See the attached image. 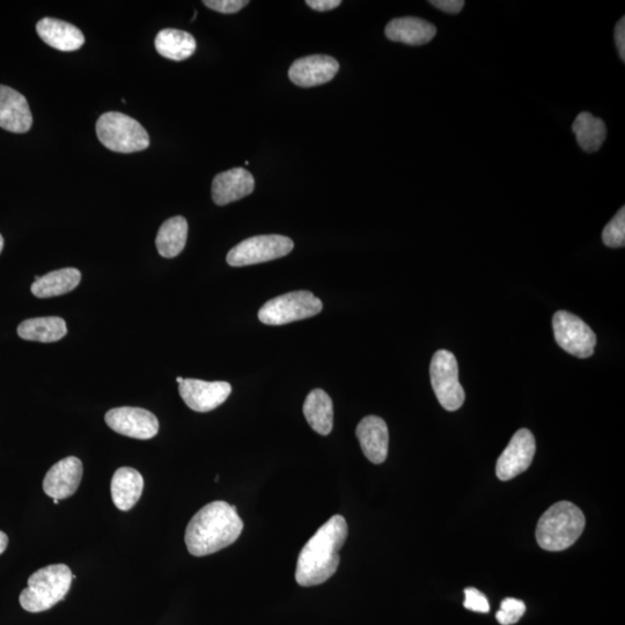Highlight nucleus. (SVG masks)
<instances>
[{
	"instance_id": "e433bc0d",
	"label": "nucleus",
	"mask_w": 625,
	"mask_h": 625,
	"mask_svg": "<svg viewBox=\"0 0 625 625\" xmlns=\"http://www.w3.org/2000/svg\"><path fill=\"white\" fill-rule=\"evenodd\" d=\"M54 503L57 505L58 503H60V500L54 499Z\"/></svg>"
},
{
	"instance_id": "9d476101",
	"label": "nucleus",
	"mask_w": 625,
	"mask_h": 625,
	"mask_svg": "<svg viewBox=\"0 0 625 625\" xmlns=\"http://www.w3.org/2000/svg\"><path fill=\"white\" fill-rule=\"evenodd\" d=\"M105 421L116 433L139 440L152 439L159 431L158 418L143 408L121 407L109 410Z\"/></svg>"
},
{
	"instance_id": "a878e982",
	"label": "nucleus",
	"mask_w": 625,
	"mask_h": 625,
	"mask_svg": "<svg viewBox=\"0 0 625 625\" xmlns=\"http://www.w3.org/2000/svg\"><path fill=\"white\" fill-rule=\"evenodd\" d=\"M577 142L587 153H594L601 149L607 137V128L604 121L591 113H580L572 125Z\"/></svg>"
},
{
	"instance_id": "6ab92c4d",
	"label": "nucleus",
	"mask_w": 625,
	"mask_h": 625,
	"mask_svg": "<svg viewBox=\"0 0 625 625\" xmlns=\"http://www.w3.org/2000/svg\"><path fill=\"white\" fill-rule=\"evenodd\" d=\"M387 39L394 42L423 46L437 34V28L431 22L416 17L396 18L386 26Z\"/></svg>"
},
{
	"instance_id": "393cba45",
	"label": "nucleus",
	"mask_w": 625,
	"mask_h": 625,
	"mask_svg": "<svg viewBox=\"0 0 625 625\" xmlns=\"http://www.w3.org/2000/svg\"><path fill=\"white\" fill-rule=\"evenodd\" d=\"M188 238V223L181 216L169 218L161 225L157 235L158 252L166 259H173L185 249Z\"/></svg>"
},
{
	"instance_id": "423d86ee",
	"label": "nucleus",
	"mask_w": 625,
	"mask_h": 625,
	"mask_svg": "<svg viewBox=\"0 0 625 625\" xmlns=\"http://www.w3.org/2000/svg\"><path fill=\"white\" fill-rule=\"evenodd\" d=\"M322 307V301L311 292H290L264 304L259 312V319L264 325L283 326L312 318L322 311Z\"/></svg>"
},
{
	"instance_id": "a211bd4d",
	"label": "nucleus",
	"mask_w": 625,
	"mask_h": 625,
	"mask_svg": "<svg viewBox=\"0 0 625 625\" xmlns=\"http://www.w3.org/2000/svg\"><path fill=\"white\" fill-rule=\"evenodd\" d=\"M36 32L48 46L60 51H76L85 43V36L79 28L54 18L40 20Z\"/></svg>"
},
{
	"instance_id": "b1692460",
	"label": "nucleus",
	"mask_w": 625,
	"mask_h": 625,
	"mask_svg": "<svg viewBox=\"0 0 625 625\" xmlns=\"http://www.w3.org/2000/svg\"><path fill=\"white\" fill-rule=\"evenodd\" d=\"M66 334V323L57 316L28 319L22 321L18 327V335L25 341L53 343L62 340Z\"/></svg>"
},
{
	"instance_id": "20e7f679",
	"label": "nucleus",
	"mask_w": 625,
	"mask_h": 625,
	"mask_svg": "<svg viewBox=\"0 0 625 625\" xmlns=\"http://www.w3.org/2000/svg\"><path fill=\"white\" fill-rule=\"evenodd\" d=\"M72 571L68 565H48L33 573L20 594V605L29 613H42L53 608L69 593Z\"/></svg>"
},
{
	"instance_id": "2f4dec72",
	"label": "nucleus",
	"mask_w": 625,
	"mask_h": 625,
	"mask_svg": "<svg viewBox=\"0 0 625 625\" xmlns=\"http://www.w3.org/2000/svg\"><path fill=\"white\" fill-rule=\"evenodd\" d=\"M615 42L617 50H619V55L621 57L622 62L625 61V18L617 22L615 27Z\"/></svg>"
},
{
	"instance_id": "f3484780",
	"label": "nucleus",
	"mask_w": 625,
	"mask_h": 625,
	"mask_svg": "<svg viewBox=\"0 0 625 625\" xmlns=\"http://www.w3.org/2000/svg\"><path fill=\"white\" fill-rule=\"evenodd\" d=\"M254 176L244 168H233L220 173L212 182V198L217 205H226L242 200L253 193Z\"/></svg>"
},
{
	"instance_id": "aec40b11",
	"label": "nucleus",
	"mask_w": 625,
	"mask_h": 625,
	"mask_svg": "<svg viewBox=\"0 0 625 625\" xmlns=\"http://www.w3.org/2000/svg\"><path fill=\"white\" fill-rule=\"evenodd\" d=\"M144 490V479L141 473L134 468L123 467L117 469L110 484L113 503L121 511H130Z\"/></svg>"
},
{
	"instance_id": "c756f323",
	"label": "nucleus",
	"mask_w": 625,
	"mask_h": 625,
	"mask_svg": "<svg viewBox=\"0 0 625 625\" xmlns=\"http://www.w3.org/2000/svg\"><path fill=\"white\" fill-rule=\"evenodd\" d=\"M203 4L213 11L233 14L244 9L249 2L247 0H204Z\"/></svg>"
},
{
	"instance_id": "f704fd0d",
	"label": "nucleus",
	"mask_w": 625,
	"mask_h": 625,
	"mask_svg": "<svg viewBox=\"0 0 625 625\" xmlns=\"http://www.w3.org/2000/svg\"><path fill=\"white\" fill-rule=\"evenodd\" d=\"M3 248H4V239L2 237V234H0V253L3 252Z\"/></svg>"
},
{
	"instance_id": "7ed1b4c3",
	"label": "nucleus",
	"mask_w": 625,
	"mask_h": 625,
	"mask_svg": "<svg viewBox=\"0 0 625 625\" xmlns=\"http://www.w3.org/2000/svg\"><path fill=\"white\" fill-rule=\"evenodd\" d=\"M586 519L582 510L570 502H560L542 514L536 527V541L547 551L570 548L582 536Z\"/></svg>"
},
{
	"instance_id": "7c9ffc66",
	"label": "nucleus",
	"mask_w": 625,
	"mask_h": 625,
	"mask_svg": "<svg viewBox=\"0 0 625 625\" xmlns=\"http://www.w3.org/2000/svg\"><path fill=\"white\" fill-rule=\"evenodd\" d=\"M430 4L440 11L451 14H458L465 7V2L462 0H431Z\"/></svg>"
},
{
	"instance_id": "5701e85b",
	"label": "nucleus",
	"mask_w": 625,
	"mask_h": 625,
	"mask_svg": "<svg viewBox=\"0 0 625 625\" xmlns=\"http://www.w3.org/2000/svg\"><path fill=\"white\" fill-rule=\"evenodd\" d=\"M154 46L167 60L181 62L194 55L196 40L190 33L168 28L158 33Z\"/></svg>"
},
{
	"instance_id": "bb28decb",
	"label": "nucleus",
	"mask_w": 625,
	"mask_h": 625,
	"mask_svg": "<svg viewBox=\"0 0 625 625\" xmlns=\"http://www.w3.org/2000/svg\"><path fill=\"white\" fill-rule=\"evenodd\" d=\"M602 240L609 248H621L625 245V208L610 220L602 233Z\"/></svg>"
},
{
	"instance_id": "f03ea898",
	"label": "nucleus",
	"mask_w": 625,
	"mask_h": 625,
	"mask_svg": "<svg viewBox=\"0 0 625 625\" xmlns=\"http://www.w3.org/2000/svg\"><path fill=\"white\" fill-rule=\"evenodd\" d=\"M244 531L235 506L213 502L202 507L189 521L186 529V546L195 557H204L225 549L239 539Z\"/></svg>"
},
{
	"instance_id": "0eeeda50",
	"label": "nucleus",
	"mask_w": 625,
	"mask_h": 625,
	"mask_svg": "<svg viewBox=\"0 0 625 625\" xmlns=\"http://www.w3.org/2000/svg\"><path fill=\"white\" fill-rule=\"evenodd\" d=\"M430 378L441 407L447 411L459 410L465 403L466 394L459 381L457 358L451 351L439 350L433 355Z\"/></svg>"
},
{
	"instance_id": "6e6552de",
	"label": "nucleus",
	"mask_w": 625,
	"mask_h": 625,
	"mask_svg": "<svg viewBox=\"0 0 625 625\" xmlns=\"http://www.w3.org/2000/svg\"><path fill=\"white\" fill-rule=\"evenodd\" d=\"M293 241L283 235H259L240 242L227 254L231 267L253 266L263 262L281 259L292 252Z\"/></svg>"
},
{
	"instance_id": "cd10ccee",
	"label": "nucleus",
	"mask_w": 625,
	"mask_h": 625,
	"mask_svg": "<svg viewBox=\"0 0 625 625\" xmlns=\"http://www.w3.org/2000/svg\"><path fill=\"white\" fill-rule=\"evenodd\" d=\"M525 613L526 605L524 602L514 598H507L500 605L496 619L502 625H513L518 623Z\"/></svg>"
},
{
	"instance_id": "c85d7f7f",
	"label": "nucleus",
	"mask_w": 625,
	"mask_h": 625,
	"mask_svg": "<svg viewBox=\"0 0 625 625\" xmlns=\"http://www.w3.org/2000/svg\"><path fill=\"white\" fill-rule=\"evenodd\" d=\"M466 600L465 608L476 613H489L490 605L487 597L474 587H468L465 590Z\"/></svg>"
},
{
	"instance_id": "dca6fc26",
	"label": "nucleus",
	"mask_w": 625,
	"mask_h": 625,
	"mask_svg": "<svg viewBox=\"0 0 625 625\" xmlns=\"http://www.w3.org/2000/svg\"><path fill=\"white\" fill-rule=\"evenodd\" d=\"M356 435L360 447L374 465H381L387 459L389 432L384 419L367 416L357 426Z\"/></svg>"
},
{
	"instance_id": "9b49d317",
	"label": "nucleus",
	"mask_w": 625,
	"mask_h": 625,
	"mask_svg": "<svg viewBox=\"0 0 625 625\" xmlns=\"http://www.w3.org/2000/svg\"><path fill=\"white\" fill-rule=\"evenodd\" d=\"M536 451L533 433L527 429L516 432L500 455L496 474L500 481H510L531 467Z\"/></svg>"
},
{
	"instance_id": "f257e3e1",
	"label": "nucleus",
	"mask_w": 625,
	"mask_h": 625,
	"mask_svg": "<svg viewBox=\"0 0 625 625\" xmlns=\"http://www.w3.org/2000/svg\"><path fill=\"white\" fill-rule=\"evenodd\" d=\"M348 533L347 521L342 516L330 518L318 529L298 557L296 580L300 586H318L335 575Z\"/></svg>"
},
{
	"instance_id": "412c9836",
	"label": "nucleus",
	"mask_w": 625,
	"mask_h": 625,
	"mask_svg": "<svg viewBox=\"0 0 625 625\" xmlns=\"http://www.w3.org/2000/svg\"><path fill=\"white\" fill-rule=\"evenodd\" d=\"M303 411L308 424L316 433L328 436L333 431V401L325 391L314 389V391L308 394Z\"/></svg>"
},
{
	"instance_id": "1a4fd4ad",
	"label": "nucleus",
	"mask_w": 625,
	"mask_h": 625,
	"mask_svg": "<svg viewBox=\"0 0 625 625\" xmlns=\"http://www.w3.org/2000/svg\"><path fill=\"white\" fill-rule=\"evenodd\" d=\"M553 327L557 344L570 355L585 359L594 354L597 336L577 315L558 311L554 315Z\"/></svg>"
},
{
	"instance_id": "2eb2a0df",
	"label": "nucleus",
	"mask_w": 625,
	"mask_h": 625,
	"mask_svg": "<svg viewBox=\"0 0 625 625\" xmlns=\"http://www.w3.org/2000/svg\"><path fill=\"white\" fill-rule=\"evenodd\" d=\"M33 115L24 95L11 87L0 85V128L25 134L31 130Z\"/></svg>"
},
{
	"instance_id": "473e14b6",
	"label": "nucleus",
	"mask_w": 625,
	"mask_h": 625,
	"mask_svg": "<svg viewBox=\"0 0 625 625\" xmlns=\"http://www.w3.org/2000/svg\"><path fill=\"white\" fill-rule=\"evenodd\" d=\"M306 4L318 12H327L336 9L342 2L340 0H307Z\"/></svg>"
},
{
	"instance_id": "ddd939ff",
	"label": "nucleus",
	"mask_w": 625,
	"mask_h": 625,
	"mask_svg": "<svg viewBox=\"0 0 625 625\" xmlns=\"http://www.w3.org/2000/svg\"><path fill=\"white\" fill-rule=\"evenodd\" d=\"M84 473L83 462L76 457L65 458L49 469L43 490L53 499H66L76 494Z\"/></svg>"
},
{
	"instance_id": "f8f14e48",
	"label": "nucleus",
	"mask_w": 625,
	"mask_h": 625,
	"mask_svg": "<svg viewBox=\"0 0 625 625\" xmlns=\"http://www.w3.org/2000/svg\"><path fill=\"white\" fill-rule=\"evenodd\" d=\"M182 400L197 413H209L229 399L232 386L225 381L185 379L179 386Z\"/></svg>"
},
{
	"instance_id": "39448f33",
	"label": "nucleus",
	"mask_w": 625,
	"mask_h": 625,
	"mask_svg": "<svg viewBox=\"0 0 625 625\" xmlns=\"http://www.w3.org/2000/svg\"><path fill=\"white\" fill-rule=\"evenodd\" d=\"M99 141L117 153H135L150 146V137L143 125L128 115L109 112L97 122Z\"/></svg>"
},
{
	"instance_id": "4be33fe9",
	"label": "nucleus",
	"mask_w": 625,
	"mask_h": 625,
	"mask_svg": "<svg viewBox=\"0 0 625 625\" xmlns=\"http://www.w3.org/2000/svg\"><path fill=\"white\" fill-rule=\"evenodd\" d=\"M82 281V274L76 268H65L49 272L32 284V292L38 298L63 296L77 288Z\"/></svg>"
},
{
	"instance_id": "c9c22d12",
	"label": "nucleus",
	"mask_w": 625,
	"mask_h": 625,
	"mask_svg": "<svg viewBox=\"0 0 625 625\" xmlns=\"http://www.w3.org/2000/svg\"><path fill=\"white\" fill-rule=\"evenodd\" d=\"M183 380H185V379H183V378H181V377L176 378V381H178V382H179V384H182Z\"/></svg>"
},
{
	"instance_id": "4468645a",
	"label": "nucleus",
	"mask_w": 625,
	"mask_h": 625,
	"mask_svg": "<svg viewBox=\"0 0 625 625\" xmlns=\"http://www.w3.org/2000/svg\"><path fill=\"white\" fill-rule=\"evenodd\" d=\"M340 70L335 58L327 55H312L294 61L289 70V78L299 87H314L327 84Z\"/></svg>"
},
{
	"instance_id": "72a5a7b5",
	"label": "nucleus",
	"mask_w": 625,
	"mask_h": 625,
	"mask_svg": "<svg viewBox=\"0 0 625 625\" xmlns=\"http://www.w3.org/2000/svg\"><path fill=\"white\" fill-rule=\"evenodd\" d=\"M7 546H9V538H7L4 532L0 531V555L4 553Z\"/></svg>"
}]
</instances>
